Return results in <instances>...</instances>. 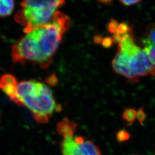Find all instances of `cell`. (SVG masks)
<instances>
[{
    "mask_svg": "<svg viewBox=\"0 0 155 155\" xmlns=\"http://www.w3.org/2000/svg\"></svg>",
    "mask_w": 155,
    "mask_h": 155,
    "instance_id": "2e32d148",
    "label": "cell"
},
{
    "mask_svg": "<svg viewBox=\"0 0 155 155\" xmlns=\"http://www.w3.org/2000/svg\"><path fill=\"white\" fill-rule=\"evenodd\" d=\"M122 118L127 126L132 125L137 118V111L132 109H126L122 114Z\"/></svg>",
    "mask_w": 155,
    "mask_h": 155,
    "instance_id": "9c48e42d",
    "label": "cell"
},
{
    "mask_svg": "<svg viewBox=\"0 0 155 155\" xmlns=\"http://www.w3.org/2000/svg\"><path fill=\"white\" fill-rule=\"evenodd\" d=\"M118 23L117 22L116 20H112L110 22H109L108 25V31L111 33H114L116 30L117 27L118 26Z\"/></svg>",
    "mask_w": 155,
    "mask_h": 155,
    "instance_id": "7c38bea8",
    "label": "cell"
},
{
    "mask_svg": "<svg viewBox=\"0 0 155 155\" xmlns=\"http://www.w3.org/2000/svg\"><path fill=\"white\" fill-rule=\"evenodd\" d=\"M70 25L68 16L58 11L50 22L25 33L12 46V61L21 64L32 63L41 68L48 67Z\"/></svg>",
    "mask_w": 155,
    "mask_h": 155,
    "instance_id": "6da1fadb",
    "label": "cell"
},
{
    "mask_svg": "<svg viewBox=\"0 0 155 155\" xmlns=\"http://www.w3.org/2000/svg\"><path fill=\"white\" fill-rule=\"evenodd\" d=\"M17 95L21 106H26L39 124L48 123L56 111L60 110L61 106L56 104L52 90L39 81L28 80L18 82Z\"/></svg>",
    "mask_w": 155,
    "mask_h": 155,
    "instance_id": "7a4b0ae2",
    "label": "cell"
},
{
    "mask_svg": "<svg viewBox=\"0 0 155 155\" xmlns=\"http://www.w3.org/2000/svg\"><path fill=\"white\" fill-rule=\"evenodd\" d=\"M15 8L13 1L0 0V17H5L11 15Z\"/></svg>",
    "mask_w": 155,
    "mask_h": 155,
    "instance_id": "ba28073f",
    "label": "cell"
},
{
    "mask_svg": "<svg viewBox=\"0 0 155 155\" xmlns=\"http://www.w3.org/2000/svg\"><path fill=\"white\" fill-rule=\"evenodd\" d=\"M116 138L119 142H124L130 139V134L127 131L121 130L117 133Z\"/></svg>",
    "mask_w": 155,
    "mask_h": 155,
    "instance_id": "8fae6325",
    "label": "cell"
},
{
    "mask_svg": "<svg viewBox=\"0 0 155 155\" xmlns=\"http://www.w3.org/2000/svg\"><path fill=\"white\" fill-rule=\"evenodd\" d=\"M101 42H102V45L104 46L109 47H110L112 45V43L113 42V40L111 39V38H105V39L102 40Z\"/></svg>",
    "mask_w": 155,
    "mask_h": 155,
    "instance_id": "9a60e30c",
    "label": "cell"
},
{
    "mask_svg": "<svg viewBox=\"0 0 155 155\" xmlns=\"http://www.w3.org/2000/svg\"><path fill=\"white\" fill-rule=\"evenodd\" d=\"M18 82L16 78L10 74L2 75L0 77V90H1L16 105L21 106L17 98V87Z\"/></svg>",
    "mask_w": 155,
    "mask_h": 155,
    "instance_id": "8992f818",
    "label": "cell"
},
{
    "mask_svg": "<svg viewBox=\"0 0 155 155\" xmlns=\"http://www.w3.org/2000/svg\"><path fill=\"white\" fill-rule=\"evenodd\" d=\"M113 40L118 45V50L126 57L127 64L134 77L148 75L155 77V67L148 54L136 44L132 32L122 35H113Z\"/></svg>",
    "mask_w": 155,
    "mask_h": 155,
    "instance_id": "277c9868",
    "label": "cell"
},
{
    "mask_svg": "<svg viewBox=\"0 0 155 155\" xmlns=\"http://www.w3.org/2000/svg\"><path fill=\"white\" fill-rule=\"evenodd\" d=\"M64 1L27 0L20 2V8L15 16V20L28 33L33 29L50 22Z\"/></svg>",
    "mask_w": 155,
    "mask_h": 155,
    "instance_id": "3957f363",
    "label": "cell"
},
{
    "mask_svg": "<svg viewBox=\"0 0 155 155\" xmlns=\"http://www.w3.org/2000/svg\"><path fill=\"white\" fill-rule=\"evenodd\" d=\"M145 117V114L142 109H140L138 111H137V118L141 124H144Z\"/></svg>",
    "mask_w": 155,
    "mask_h": 155,
    "instance_id": "4fadbf2b",
    "label": "cell"
},
{
    "mask_svg": "<svg viewBox=\"0 0 155 155\" xmlns=\"http://www.w3.org/2000/svg\"><path fill=\"white\" fill-rule=\"evenodd\" d=\"M77 124L64 118L56 130L62 137L61 150L63 155H102L100 148L93 141L82 136H75Z\"/></svg>",
    "mask_w": 155,
    "mask_h": 155,
    "instance_id": "5b68a950",
    "label": "cell"
},
{
    "mask_svg": "<svg viewBox=\"0 0 155 155\" xmlns=\"http://www.w3.org/2000/svg\"><path fill=\"white\" fill-rule=\"evenodd\" d=\"M140 1H134V0H132V1H120V2L123 5L127 6H129L133 5L135 4H137L139 2H140Z\"/></svg>",
    "mask_w": 155,
    "mask_h": 155,
    "instance_id": "5bb4252c",
    "label": "cell"
},
{
    "mask_svg": "<svg viewBox=\"0 0 155 155\" xmlns=\"http://www.w3.org/2000/svg\"><path fill=\"white\" fill-rule=\"evenodd\" d=\"M141 41L143 45H151L155 47V23L147 27Z\"/></svg>",
    "mask_w": 155,
    "mask_h": 155,
    "instance_id": "52a82bcc",
    "label": "cell"
},
{
    "mask_svg": "<svg viewBox=\"0 0 155 155\" xmlns=\"http://www.w3.org/2000/svg\"><path fill=\"white\" fill-rule=\"evenodd\" d=\"M144 51L148 54L155 67V47L149 45H144Z\"/></svg>",
    "mask_w": 155,
    "mask_h": 155,
    "instance_id": "30bf717a",
    "label": "cell"
}]
</instances>
